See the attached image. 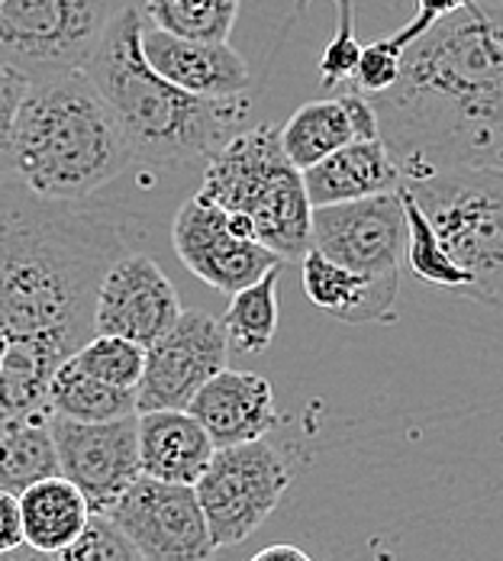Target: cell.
Listing matches in <instances>:
<instances>
[{
    "label": "cell",
    "instance_id": "33",
    "mask_svg": "<svg viewBox=\"0 0 503 561\" xmlns=\"http://www.w3.org/2000/svg\"><path fill=\"white\" fill-rule=\"evenodd\" d=\"M0 561H56L49 559V556H39V552H33V549H16V552H10V556H0Z\"/></svg>",
    "mask_w": 503,
    "mask_h": 561
},
{
    "label": "cell",
    "instance_id": "10",
    "mask_svg": "<svg viewBox=\"0 0 503 561\" xmlns=\"http://www.w3.org/2000/svg\"><path fill=\"white\" fill-rule=\"evenodd\" d=\"M229 368V342L220 320L204 310H181L178 323L146 348L136 388V413L187 410L207 381Z\"/></svg>",
    "mask_w": 503,
    "mask_h": 561
},
{
    "label": "cell",
    "instance_id": "4",
    "mask_svg": "<svg viewBox=\"0 0 503 561\" xmlns=\"http://www.w3.org/2000/svg\"><path fill=\"white\" fill-rule=\"evenodd\" d=\"M129 165L123 133L84 71L30 81L13 136V178L30 194L84 204Z\"/></svg>",
    "mask_w": 503,
    "mask_h": 561
},
{
    "label": "cell",
    "instance_id": "26",
    "mask_svg": "<svg viewBox=\"0 0 503 561\" xmlns=\"http://www.w3.org/2000/svg\"><path fill=\"white\" fill-rule=\"evenodd\" d=\"M400 201H403V214H407V265H410V272L426 284L461 294L468 287L465 272L455 268V262L448 259L436 229L420 214V207L413 204V197L403 187H400Z\"/></svg>",
    "mask_w": 503,
    "mask_h": 561
},
{
    "label": "cell",
    "instance_id": "30",
    "mask_svg": "<svg viewBox=\"0 0 503 561\" xmlns=\"http://www.w3.org/2000/svg\"><path fill=\"white\" fill-rule=\"evenodd\" d=\"M465 3H471V0H416V13H413V20L410 23H403L397 33H388L385 39L391 43L397 53H407L430 26H436L439 20H446L451 16L455 10H461Z\"/></svg>",
    "mask_w": 503,
    "mask_h": 561
},
{
    "label": "cell",
    "instance_id": "32",
    "mask_svg": "<svg viewBox=\"0 0 503 561\" xmlns=\"http://www.w3.org/2000/svg\"><path fill=\"white\" fill-rule=\"evenodd\" d=\"M249 561H313L304 549L297 546H287V542H278V546H268L262 552H255Z\"/></svg>",
    "mask_w": 503,
    "mask_h": 561
},
{
    "label": "cell",
    "instance_id": "5",
    "mask_svg": "<svg viewBox=\"0 0 503 561\" xmlns=\"http://www.w3.org/2000/svg\"><path fill=\"white\" fill-rule=\"evenodd\" d=\"M229 217L252 226L262 249L281 262L304 259L310 252V217L304 174L281 149L278 126H252L232 136L204 165L197 191Z\"/></svg>",
    "mask_w": 503,
    "mask_h": 561
},
{
    "label": "cell",
    "instance_id": "1",
    "mask_svg": "<svg viewBox=\"0 0 503 561\" xmlns=\"http://www.w3.org/2000/svg\"><path fill=\"white\" fill-rule=\"evenodd\" d=\"M365 101L403 181L503 169V0H471L430 26L391 91Z\"/></svg>",
    "mask_w": 503,
    "mask_h": 561
},
{
    "label": "cell",
    "instance_id": "15",
    "mask_svg": "<svg viewBox=\"0 0 503 561\" xmlns=\"http://www.w3.org/2000/svg\"><path fill=\"white\" fill-rule=\"evenodd\" d=\"M142 58L149 68L184 94L204 101H236L249 94V61L229 43H191L159 33L142 20Z\"/></svg>",
    "mask_w": 503,
    "mask_h": 561
},
{
    "label": "cell",
    "instance_id": "13",
    "mask_svg": "<svg viewBox=\"0 0 503 561\" xmlns=\"http://www.w3.org/2000/svg\"><path fill=\"white\" fill-rule=\"evenodd\" d=\"M171 245L194 278L229 297L284 265L278 255H272L259 242L239 239L229 229L224 210L201 194L178 207L171 220Z\"/></svg>",
    "mask_w": 503,
    "mask_h": 561
},
{
    "label": "cell",
    "instance_id": "21",
    "mask_svg": "<svg viewBox=\"0 0 503 561\" xmlns=\"http://www.w3.org/2000/svg\"><path fill=\"white\" fill-rule=\"evenodd\" d=\"M91 516L94 513L81 497V491L61 474L39 481L20 494L23 546L49 559H58L84 533Z\"/></svg>",
    "mask_w": 503,
    "mask_h": 561
},
{
    "label": "cell",
    "instance_id": "2",
    "mask_svg": "<svg viewBox=\"0 0 503 561\" xmlns=\"http://www.w3.org/2000/svg\"><path fill=\"white\" fill-rule=\"evenodd\" d=\"M123 255L119 224L84 204L30 194L0 181V333L65 365L94 336V300Z\"/></svg>",
    "mask_w": 503,
    "mask_h": 561
},
{
    "label": "cell",
    "instance_id": "9",
    "mask_svg": "<svg viewBox=\"0 0 503 561\" xmlns=\"http://www.w3.org/2000/svg\"><path fill=\"white\" fill-rule=\"evenodd\" d=\"M310 252H320L355 275H400L407 259V214L400 191L313 210Z\"/></svg>",
    "mask_w": 503,
    "mask_h": 561
},
{
    "label": "cell",
    "instance_id": "3",
    "mask_svg": "<svg viewBox=\"0 0 503 561\" xmlns=\"http://www.w3.org/2000/svg\"><path fill=\"white\" fill-rule=\"evenodd\" d=\"M142 13L116 10L94 53L81 65L84 78L111 107L133 165L184 169L210 162L232 136L242 133L249 98L204 101L178 91L142 58Z\"/></svg>",
    "mask_w": 503,
    "mask_h": 561
},
{
    "label": "cell",
    "instance_id": "8",
    "mask_svg": "<svg viewBox=\"0 0 503 561\" xmlns=\"http://www.w3.org/2000/svg\"><path fill=\"white\" fill-rule=\"evenodd\" d=\"M294 484V468L272 443L217 449L194 484L214 549H229L255 536Z\"/></svg>",
    "mask_w": 503,
    "mask_h": 561
},
{
    "label": "cell",
    "instance_id": "19",
    "mask_svg": "<svg viewBox=\"0 0 503 561\" xmlns=\"http://www.w3.org/2000/svg\"><path fill=\"white\" fill-rule=\"evenodd\" d=\"M142 478L194 488L214 458V443L187 410L136 413Z\"/></svg>",
    "mask_w": 503,
    "mask_h": 561
},
{
    "label": "cell",
    "instance_id": "14",
    "mask_svg": "<svg viewBox=\"0 0 503 561\" xmlns=\"http://www.w3.org/2000/svg\"><path fill=\"white\" fill-rule=\"evenodd\" d=\"M178 317L181 300L165 272L142 252H123L98 287L94 336H116L149 348Z\"/></svg>",
    "mask_w": 503,
    "mask_h": 561
},
{
    "label": "cell",
    "instance_id": "7",
    "mask_svg": "<svg viewBox=\"0 0 503 561\" xmlns=\"http://www.w3.org/2000/svg\"><path fill=\"white\" fill-rule=\"evenodd\" d=\"M111 23V0H0V61L26 81L81 71Z\"/></svg>",
    "mask_w": 503,
    "mask_h": 561
},
{
    "label": "cell",
    "instance_id": "24",
    "mask_svg": "<svg viewBox=\"0 0 503 561\" xmlns=\"http://www.w3.org/2000/svg\"><path fill=\"white\" fill-rule=\"evenodd\" d=\"M278 280L281 268H272L265 278L229 297V307L220 320L229 348H236L242 355H262L272 345L281 320Z\"/></svg>",
    "mask_w": 503,
    "mask_h": 561
},
{
    "label": "cell",
    "instance_id": "22",
    "mask_svg": "<svg viewBox=\"0 0 503 561\" xmlns=\"http://www.w3.org/2000/svg\"><path fill=\"white\" fill-rule=\"evenodd\" d=\"M58 478L49 413L36 410L0 423V491L20 497L39 481Z\"/></svg>",
    "mask_w": 503,
    "mask_h": 561
},
{
    "label": "cell",
    "instance_id": "25",
    "mask_svg": "<svg viewBox=\"0 0 503 561\" xmlns=\"http://www.w3.org/2000/svg\"><path fill=\"white\" fill-rule=\"evenodd\" d=\"M239 16V0H146V26L191 39V43H229Z\"/></svg>",
    "mask_w": 503,
    "mask_h": 561
},
{
    "label": "cell",
    "instance_id": "29",
    "mask_svg": "<svg viewBox=\"0 0 503 561\" xmlns=\"http://www.w3.org/2000/svg\"><path fill=\"white\" fill-rule=\"evenodd\" d=\"M26 88L30 81L0 61V181L13 178V136H16V116L26 98Z\"/></svg>",
    "mask_w": 503,
    "mask_h": 561
},
{
    "label": "cell",
    "instance_id": "17",
    "mask_svg": "<svg viewBox=\"0 0 503 561\" xmlns=\"http://www.w3.org/2000/svg\"><path fill=\"white\" fill-rule=\"evenodd\" d=\"M281 149L297 171L313 169L352 142L378 139V119L371 104L355 91H339L327 101H310L278 129Z\"/></svg>",
    "mask_w": 503,
    "mask_h": 561
},
{
    "label": "cell",
    "instance_id": "28",
    "mask_svg": "<svg viewBox=\"0 0 503 561\" xmlns=\"http://www.w3.org/2000/svg\"><path fill=\"white\" fill-rule=\"evenodd\" d=\"M56 561H142L136 546L116 529L111 516H91L84 533Z\"/></svg>",
    "mask_w": 503,
    "mask_h": 561
},
{
    "label": "cell",
    "instance_id": "11",
    "mask_svg": "<svg viewBox=\"0 0 503 561\" xmlns=\"http://www.w3.org/2000/svg\"><path fill=\"white\" fill-rule=\"evenodd\" d=\"M107 516L142 561H214L217 556L194 488L139 478Z\"/></svg>",
    "mask_w": 503,
    "mask_h": 561
},
{
    "label": "cell",
    "instance_id": "23",
    "mask_svg": "<svg viewBox=\"0 0 503 561\" xmlns=\"http://www.w3.org/2000/svg\"><path fill=\"white\" fill-rule=\"evenodd\" d=\"M46 413L71 423H113L136 416V393L107 388L65 362L46 388Z\"/></svg>",
    "mask_w": 503,
    "mask_h": 561
},
{
    "label": "cell",
    "instance_id": "16",
    "mask_svg": "<svg viewBox=\"0 0 503 561\" xmlns=\"http://www.w3.org/2000/svg\"><path fill=\"white\" fill-rule=\"evenodd\" d=\"M187 413L204 426L214 449H232L265 439L281 423L275 391L265 375L226 368L191 400Z\"/></svg>",
    "mask_w": 503,
    "mask_h": 561
},
{
    "label": "cell",
    "instance_id": "31",
    "mask_svg": "<svg viewBox=\"0 0 503 561\" xmlns=\"http://www.w3.org/2000/svg\"><path fill=\"white\" fill-rule=\"evenodd\" d=\"M23 549V519H20V497L0 491V556Z\"/></svg>",
    "mask_w": 503,
    "mask_h": 561
},
{
    "label": "cell",
    "instance_id": "18",
    "mask_svg": "<svg viewBox=\"0 0 503 561\" xmlns=\"http://www.w3.org/2000/svg\"><path fill=\"white\" fill-rule=\"evenodd\" d=\"M300 280L307 300L342 323H397V290L400 275L391 278H368L355 275L320 252H307L300 259Z\"/></svg>",
    "mask_w": 503,
    "mask_h": 561
},
{
    "label": "cell",
    "instance_id": "20",
    "mask_svg": "<svg viewBox=\"0 0 503 561\" xmlns=\"http://www.w3.org/2000/svg\"><path fill=\"white\" fill-rule=\"evenodd\" d=\"M300 174H304L307 201L313 210L368 201L378 194H393L403 184V178H400V171L391 162L381 139L352 142L330 159H323L320 165L300 171Z\"/></svg>",
    "mask_w": 503,
    "mask_h": 561
},
{
    "label": "cell",
    "instance_id": "27",
    "mask_svg": "<svg viewBox=\"0 0 503 561\" xmlns=\"http://www.w3.org/2000/svg\"><path fill=\"white\" fill-rule=\"evenodd\" d=\"M68 362L107 388L136 393L146 368V348L116 336H91Z\"/></svg>",
    "mask_w": 503,
    "mask_h": 561
},
{
    "label": "cell",
    "instance_id": "6",
    "mask_svg": "<svg viewBox=\"0 0 503 561\" xmlns=\"http://www.w3.org/2000/svg\"><path fill=\"white\" fill-rule=\"evenodd\" d=\"M400 187L465 272L461 297L503 310V169H451Z\"/></svg>",
    "mask_w": 503,
    "mask_h": 561
},
{
    "label": "cell",
    "instance_id": "12",
    "mask_svg": "<svg viewBox=\"0 0 503 561\" xmlns=\"http://www.w3.org/2000/svg\"><path fill=\"white\" fill-rule=\"evenodd\" d=\"M58 474L71 481L91 513L107 516L116 501L142 478L136 416L113 423H71L49 416Z\"/></svg>",
    "mask_w": 503,
    "mask_h": 561
}]
</instances>
